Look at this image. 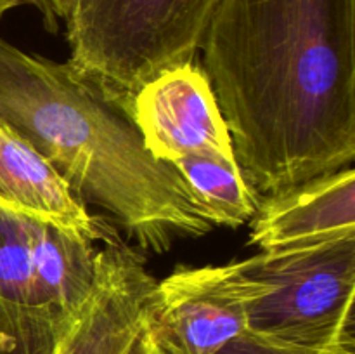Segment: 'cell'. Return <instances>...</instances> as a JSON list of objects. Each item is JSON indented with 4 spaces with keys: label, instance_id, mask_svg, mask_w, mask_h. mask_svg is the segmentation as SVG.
<instances>
[{
    "label": "cell",
    "instance_id": "cell-1",
    "mask_svg": "<svg viewBox=\"0 0 355 354\" xmlns=\"http://www.w3.org/2000/svg\"><path fill=\"white\" fill-rule=\"evenodd\" d=\"M200 51L257 193L352 165L355 0H218Z\"/></svg>",
    "mask_w": 355,
    "mask_h": 354
},
{
    "label": "cell",
    "instance_id": "cell-7",
    "mask_svg": "<svg viewBox=\"0 0 355 354\" xmlns=\"http://www.w3.org/2000/svg\"><path fill=\"white\" fill-rule=\"evenodd\" d=\"M156 280L144 257L118 239L97 250L89 297L62 330L54 354H128L148 326Z\"/></svg>",
    "mask_w": 355,
    "mask_h": 354
},
{
    "label": "cell",
    "instance_id": "cell-4",
    "mask_svg": "<svg viewBox=\"0 0 355 354\" xmlns=\"http://www.w3.org/2000/svg\"><path fill=\"white\" fill-rule=\"evenodd\" d=\"M245 271L267 287L248 311V332L315 351L355 353V235L259 252Z\"/></svg>",
    "mask_w": 355,
    "mask_h": 354
},
{
    "label": "cell",
    "instance_id": "cell-6",
    "mask_svg": "<svg viewBox=\"0 0 355 354\" xmlns=\"http://www.w3.org/2000/svg\"><path fill=\"white\" fill-rule=\"evenodd\" d=\"M130 113L146 149L159 162L172 165L184 156L238 162L210 80L193 61L144 83L132 97Z\"/></svg>",
    "mask_w": 355,
    "mask_h": 354
},
{
    "label": "cell",
    "instance_id": "cell-3",
    "mask_svg": "<svg viewBox=\"0 0 355 354\" xmlns=\"http://www.w3.org/2000/svg\"><path fill=\"white\" fill-rule=\"evenodd\" d=\"M218 0H73L68 65L114 99L191 62Z\"/></svg>",
    "mask_w": 355,
    "mask_h": 354
},
{
    "label": "cell",
    "instance_id": "cell-17",
    "mask_svg": "<svg viewBox=\"0 0 355 354\" xmlns=\"http://www.w3.org/2000/svg\"><path fill=\"white\" fill-rule=\"evenodd\" d=\"M21 3H28V0H0V17L6 12H9L14 7L21 6Z\"/></svg>",
    "mask_w": 355,
    "mask_h": 354
},
{
    "label": "cell",
    "instance_id": "cell-14",
    "mask_svg": "<svg viewBox=\"0 0 355 354\" xmlns=\"http://www.w3.org/2000/svg\"><path fill=\"white\" fill-rule=\"evenodd\" d=\"M217 354H355L347 351H315L307 347L290 346V344L276 342V340L266 339L257 333L245 330L238 337L225 344Z\"/></svg>",
    "mask_w": 355,
    "mask_h": 354
},
{
    "label": "cell",
    "instance_id": "cell-11",
    "mask_svg": "<svg viewBox=\"0 0 355 354\" xmlns=\"http://www.w3.org/2000/svg\"><path fill=\"white\" fill-rule=\"evenodd\" d=\"M194 194L211 226L239 228L257 210V191L246 180L238 162L210 156H184L172 163Z\"/></svg>",
    "mask_w": 355,
    "mask_h": 354
},
{
    "label": "cell",
    "instance_id": "cell-15",
    "mask_svg": "<svg viewBox=\"0 0 355 354\" xmlns=\"http://www.w3.org/2000/svg\"><path fill=\"white\" fill-rule=\"evenodd\" d=\"M28 3H33L38 7V10L44 16L45 24L52 31H55L59 21L66 23L73 7V0H28Z\"/></svg>",
    "mask_w": 355,
    "mask_h": 354
},
{
    "label": "cell",
    "instance_id": "cell-9",
    "mask_svg": "<svg viewBox=\"0 0 355 354\" xmlns=\"http://www.w3.org/2000/svg\"><path fill=\"white\" fill-rule=\"evenodd\" d=\"M0 210L78 233L94 243L103 239L107 245L120 239L87 212L59 170L2 120Z\"/></svg>",
    "mask_w": 355,
    "mask_h": 354
},
{
    "label": "cell",
    "instance_id": "cell-8",
    "mask_svg": "<svg viewBox=\"0 0 355 354\" xmlns=\"http://www.w3.org/2000/svg\"><path fill=\"white\" fill-rule=\"evenodd\" d=\"M354 235L355 172L350 165L266 194L252 217L248 243L260 252H274Z\"/></svg>",
    "mask_w": 355,
    "mask_h": 354
},
{
    "label": "cell",
    "instance_id": "cell-13",
    "mask_svg": "<svg viewBox=\"0 0 355 354\" xmlns=\"http://www.w3.org/2000/svg\"><path fill=\"white\" fill-rule=\"evenodd\" d=\"M0 297L16 304L42 305L35 287L24 217L10 215L2 210H0Z\"/></svg>",
    "mask_w": 355,
    "mask_h": 354
},
{
    "label": "cell",
    "instance_id": "cell-12",
    "mask_svg": "<svg viewBox=\"0 0 355 354\" xmlns=\"http://www.w3.org/2000/svg\"><path fill=\"white\" fill-rule=\"evenodd\" d=\"M69 321L45 305H23L0 297V354H54Z\"/></svg>",
    "mask_w": 355,
    "mask_h": 354
},
{
    "label": "cell",
    "instance_id": "cell-2",
    "mask_svg": "<svg viewBox=\"0 0 355 354\" xmlns=\"http://www.w3.org/2000/svg\"><path fill=\"white\" fill-rule=\"evenodd\" d=\"M0 120L59 170L82 201L110 212L141 248L162 253L211 226L175 167L153 158L130 106L68 62L0 37Z\"/></svg>",
    "mask_w": 355,
    "mask_h": 354
},
{
    "label": "cell",
    "instance_id": "cell-10",
    "mask_svg": "<svg viewBox=\"0 0 355 354\" xmlns=\"http://www.w3.org/2000/svg\"><path fill=\"white\" fill-rule=\"evenodd\" d=\"M35 287L42 305L66 319L78 312L96 276L97 250L78 233L24 217Z\"/></svg>",
    "mask_w": 355,
    "mask_h": 354
},
{
    "label": "cell",
    "instance_id": "cell-5",
    "mask_svg": "<svg viewBox=\"0 0 355 354\" xmlns=\"http://www.w3.org/2000/svg\"><path fill=\"white\" fill-rule=\"evenodd\" d=\"M267 287L243 260L224 266H179L156 281L148 328L166 354H217L248 328L250 305Z\"/></svg>",
    "mask_w": 355,
    "mask_h": 354
},
{
    "label": "cell",
    "instance_id": "cell-16",
    "mask_svg": "<svg viewBox=\"0 0 355 354\" xmlns=\"http://www.w3.org/2000/svg\"><path fill=\"white\" fill-rule=\"evenodd\" d=\"M128 354H166V353L159 347V344L156 342L151 330L146 326V328L141 332V335L137 337V340H135V344L132 346L130 353Z\"/></svg>",
    "mask_w": 355,
    "mask_h": 354
}]
</instances>
